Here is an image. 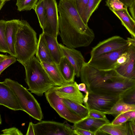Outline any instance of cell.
I'll return each mask as SVG.
<instances>
[{
    "label": "cell",
    "mask_w": 135,
    "mask_h": 135,
    "mask_svg": "<svg viewBox=\"0 0 135 135\" xmlns=\"http://www.w3.org/2000/svg\"><path fill=\"white\" fill-rule=\"evenodd\" d=\"M57 8L59 34L63 44L74 49L89 45L95 38V34L83 21L74 0H60Z\"/></svg>",
    "instance_id": "1"
},
{
    "label": "cell",
    "mask_w": 135,
    "mask_h": 135,
    "mask_svg": "<svg viewBox=\"0 0 135 135\" xmlns=\"http://www.w3.org/2000/svg\"><path fill=\"white\" fill-rule=\"evenodd\" d=\"M38 40L36 32L29 23L26 21L21 20L15 48L16 60L23 65L35 54Z\"/></svg>",
    "instance_id": "2"
},
{
    "label": "cell",
    "mask_w": 135,
    "mask_h": 135,
    "mask_svg": "<svg viewBox=\"0 0 135 135\" xmlns=\"http://www.w3.org/2000/svg\"><path fill=\"white\" fill-rule=\"evenodd\" d=\"M25 68V81L28 90L38 96L55 86L41 62L34 56L26 64Z\"/></svg>",
    "instance_id": "3"
},
{
    "label": "cell",
    "mask_w": 135,
    "mask_h": 135,
    "mask_svg": "<svg viewBox=\"0 0 135 135\" xmlns=\"http://www.w3.org/2000/svg\"><path fill=\"white\" fill-rule=\"evenodd\" d=\"M14 92L22 110L33 118L41 121L43 114L40 104L28 89L17 81L6 78L3 81Z\"/></svg>",
    "instance_id": "4"
},
{
    "label": "cell",
    "mask_w": 135,
    "mask_h": 135,
    "mask_svg": "<svg viewBox=\"0 0 135 135\" xmlns=\"http://www.w3.org/2000/svg\"><path fill=\"white\" fill-rule=\"evenodd\" d=\"M118 74L114 70H100L85 62L81 69L80 77L81 82L85 84L88 91L91 88L106 82Z\"/></svg>",
    "instance_id": "5"
},
{
    "label": "cell",
    "mask_w": 135,
    "mask_h": 135,
    "mask_svg": "<svg viewBox=\"0 0 135 135\" xmlns=\"http://www.w3.org/2000/svg\"><path fill=\"white\" fill-rule=\"evenodd\" d=\"M134 86L135 80L125 78L118 74L91 88L88 91L108 95L119 96L125 91Z\"/></svg>",
    "instance_id": "6"
},
{
    "label": "cell",
    "mask_w": 135,
    "mask_h": 135,
    "mask_svg": "<svg viewBox=\"0 0 135 135\" xmlns=\"http://www.w3.org/2000/svg\"><path fill=\"white\" fill-rule=\"evenodd\" d=\"M45 18L42 32L57 38L59 34V15L56 0H43Z\"/></svg>",
    "instance_id": "7"
},
{
    "label": "cell",
    "mask_w": 135,
    "mask_h": 135,
    "mask_svg": "<svg viewBox=\"0 0 135 135\" xmlns=\"http://www.w3.org/2000/svg\"><path fill=\"white\" fill-rule=\"evenodd\" d=\"M33 125L35 135H75L74 129L64 123L41 120Z\"/></svg>",
    "instance_id": "8"
},
{
    "label": "cell",
    "mask_w": 135,
    "mask_h": 135,
    "mask_svg": "<svg viewBox=\"0 0 135 135\" xmlns=\"http://www.w3.org/2000/svg\"><path fill=\"white\" fill-rule=\"evenodd\" d=\"M119 98V96L88 92L85 95L84 102V105L89 109H94L104 112L110 110Z\"/></svg>",
    "instance_id": "9"
},
{
    "label": "cell",
    "mask_w": 135,
    "mask_h": 135,
    "mask_svg": "<svg viewBox=\"0 0 135 135\" xmlns=\"http://www.w3.org/2000/svg\"><path fill=\"white\" fill-rule=\"evenodd\" d=\"M46 99L52 108L61 117L70 122L75 123L82 119L71 111L62 102L55 91L51 88L45 93Z\"/></svg>",
    "instance_id": "10"
},
{
    "label": "cell",
    "mask_w": 135,
    "mask_h": 135,
    "mask_svg": "<svg viewBox=\"0 0 135 135\" xmlns=\"http://www.w3.org/2000/svg\"><path fill=\"white\" fill-rule=\"evenodd\" d=\"M129 43L127 39L118 36H112L99 42L93 47L90 52V58L120 49L128 45Z\"/></svg>",
    "instance_id": "11"
},
{
    "label": "cell",
    "mask_w": 135,
    "mask_h": 135,
    "mask_svg": "<svg viewBox=\"0 0 135 135\" xmlns=\"http://www.w3.org/2000/svg\"><path fill=\"white\" fill-rule=\"evenodd\" d=\"M128 45L117 50L90 58L88 62L91 66L100 70H114L117 59L126 50Z\"/></svg>",
    "instance_id": "12"
},
{
    "label": "cell",
    "mask_w": 135,
    "mask_h": 135,
    "mask_svg": "<svg viewBox=\"0 0 135 135\" xmlns=\"http://www.w3.org/2000/svg\"><path fill=\"white\" fill-rule=\"evenodd\" d=\"M127 39L129 44L127 59L124 63L116 67L114 70L122 76L135 80V38H128Z\"/></svg>",
    "instance_id": "13"
},
{
    "label": "cell",
    "mask_w": 135,
    "mask_h": 135,
    "mask_svg": "<svg viewBox=\"0 0 135 135\" xmlns=\"http://www.w3.org/2000/svg\"><path fill=\"white\" fill-rule=\"evenodd\" d=\"M75 81L61 86H55L52 89L60 98L73 101L84 105L85 95L79 90Z\"/></svg>",
    "instance_id": "14"
},
{
    "label": "cell",
    "mask_w": 135,
    "mask_h": 135,
    "mask_svg": "<svg viewBox=\"0 0 135 135\" xmlns=\"http://www.w3.org/2000/svg\"><path fill=\"white\" fill-rule=\"evenodd\" d=\"M0 105L15 111L22 110L13 91L3 82H0Z\"/></svg>",
    "instance_id": "15"
},
{
    "label": "cell",
    "mask_w": 135,
    "mask_h": 135,
    "mask_svg": "<svg viewBox=\"0 0 135 135\" xmlns=\"http://www.w3.org/2000/svg\"><path fill=\"white\" fill-rule=\"evenodd\" d=\"M64 56H65L71 64L75 70V76L80 77V72L84 59L81 52L74 48L68 47L60 44Z\"/></svg>",
    "instance_id": "16"
},
{
    "label": "cell",
    "mask_w": 135,
    "mask_h": 135,
    "mask_svg": "<svg viewBox=\"0 0 135 135\" xmlns=\"http://www.w3.org/2000/svg\"><path fill=\"white\" fill-rule=\"evenodd\" d=\"M21 20L13 19L6 21L5 34L6 39L9 51V54L16 57L15 44L17 32Z\"/></svg>",
    "instance_id": "17"
},
{
    "label": "cell",
    "mask_w": 135,
    "mask_h": 135,
    "mask_svg": "<svg viewBox=\"0 0 135 135\" xmlns=\"http://www.w3.org/2000/svg\"><path fill=\"white\" fill-rule=\"evenodd\" d=\"M98 134L132 135L129 128L128 122L119 125H112L110 123L105 124L98 130Z\"/></svg>",
    "instance_id": "18"
},
{
    "label": "cell",
    "mask_w": 135,
    "mask_h": 135,
    "mask_svg": "<svg viewBox=\"0 0 135 135\" xmlns=\"http://www.w3.org/2000/svg\"><path fill=\"white\" fill-rule=\"evenodd\" d=\"M110 123L109 121L87 117L74 124L73 129L80 128L96 133L103 126Z\"/></svg>",
    "instance_id": "19"
},
{
    "label": "cell",
    "mask_w": 135,
    "mask_h": 135,
    "mask_svg": "<svg viewBox=\"0 0 135 135\" xmlns=\"http://www.w3.org/2000/svg\"><path fill=\"white\" fill-rule=\"evenodd\" d=\"M35 54L36 58L41 62L55 63L50 52L43 33L40 35Z\"/></svg>",
    "instance_id": "20"
},
{
    "label": "cell",
    "mask_w": 135,
    "mask_h": 135,
    "mask_svg": "<svg viewBox=\"0 0 135 135\" xmlns=\"http://www.w3.org/2000/svg\"><path fill=\"white\" fill-rule=\"evenodd\" d=\"M55 86H61L69 83L63 78L55 63L41 62Z\"/></svg>",
    "instance_id": "21"
},
{
    "label": "cell",
    "mask_w": 135,
    "mask_h": 135,
    "mask_svg": "<svg viewBox=\"0 0 135 135\" xmlns=\"http://www.w3.org/2000/svg\"><path fill=\"white\" fill-rule=\"evenodd\" d=\"M43 33L53 60L58 65L64 56L60 44L57 42V38L47 34Z\"/></svg>",
    "instance_id": "22"
},
{
    "label": "cell",
    "mask_w": 135,
    "mask_h": 135,
    "mask_svg": "<svg viewBox=\"0 0 135 135\" xmlns=\"http://www.w3.org/2000/svg\"><path fill=\"white\" fill-rule=\"evenodd\" d=\"M110 10L120 20L122 25L131 35L132 38H135V21L130 16L127 8L118 11Z\"/></svg>",
    "instance_id": "23"
},
{
    "label": "cell",
    "mask_w": 135,
    "mask_h": 135,
    "mask_svg": "<svg viewBox=\"0 0 135 135\" xmlns=\"http://www.w3.org/2000/svg\"><path fill=\"white\" fill-rule=\"evenodd\" d=\"M57 66L61 74L66 81L69 83L74 81L75 76L74 69L65 56L61 58Z\"/></svg>",
    "instance_id": "24"
},
{
    "label": "cell",
    "mask_w": 135,
    "mask_h": 135,
    "mask_svg": "<svg viewBox=\"0 0 135 135\" xmlns=\"http://www.w3.org/2000/svg\"><path fill=\"white\" fill-rule=\"evenodd\" d=\"M131 110H135V105L126 103L119 98L110 110L104 113L115 117L121 113Z\"/></svg>",
    "instance_id": "25"
},
{
    "label": "cell",
    "mask_w": 135,
    "mask_h": 135,
    "mask_svg": "<svg viewBox=\"0 0 135 135\" xmlns=\"http://www.w3.org/2000/svg\"><path fill=\"white\" fill-rule=\"evenodd\" d=\"M62 100L71 111L80 117L82 119L87 117L89 109L84 105H82L66 99H62Z\"/></svg>",
    "instance_id": "26"
},
{
    "label": "cell",
    "mask_w": 135,
    "mask_h": 135,
    "mask_svg": "<svg viewBox=\"0 0 135 135\" xmlns=\"http://www.w3.org/2000/svg\"><path fill=\"white\" fill-rule=\"evenodd\" d=\"M102 0H89L84 11L83 21L86 25L91 15L98 8Z\"/></svg>",
    "instance_id": "27"
},
{
    "label": "cell",
    "mask_w": 135,
    "mask_h": 135,
    "mask_svg": "<svg viewBox=\"0 0 135 135\" xmlns=\"http://www.w3.org/2000/svg\"><path fill=\"white\" fill-rule=\"evenodd\" d=\"M6 21L0 20V52L9 54L5 34Z\"/></svg>",
    "instance_id": "28"
},
{
    "label": "cell",
    "mask_w": 135,
    "mask_h": 135,
    "mask_svg": "<svg viewBox=\"0 0 135 135\" xmlns=\"http://www.w3.org/2000/svg\"><path fill=\"white\" fill-rule=\"evenodd\" d=\"M119 96L126 103L135 105V86L127 89Z\"/></svg>",
    "instance_id": "29"
},
{
    "label": "cell",
    "mask_w": 135,
    "mask_h": 135,
    "mask_svg": "<svg viewBox=\"0 0 135 135\" xmlns=\"http://www.w3.org/2000/svg\"><path fill=\"white\" fill-rule=\"evenodd\" d=\"M33 9L37 16L40 26L42 29L45 18V11L43 0L38 1Z\"/></svg>",
    "instance_id": "30"
},
{
    "label": "cell",
    "mask_w": 135,
    "mask_h": 135,
    "mask_svg": "<svg viewBox=\"0 0 135 135\" xmlns=\"http://www.w3.org/2000/svg\"><path fill=\"white\" fill-rule=\"evenodd\" d=\"M38 0H17L16 5L19 11L33 9Z\"/></svg>",
    "instance_id": "31"
},
{
    "label": "cell",
    "mask_w": 135,
    "mask_h": 135,
    "mask_svg": "<svg viewBox=\"0 0 135 135\" xmlns=\"http://www.w3.org/2000/svg\"><path fill=\"white\" fill-rule=\"evenodd\" d=\"M16 57L12 55L0 61V75L3 71L9 66L16 61Z\"/></svg>",
    "instance_id": "32"
},
{
    "label": "cell",
    "mask_w": 135,
    "mask_h": 135,
    "mask_svg": "<svg viewBox=\"0 0 135 135\" xmlns=\"http://www.w3.org/2000/svg\"><path fill=\"white\" fill-rule=\"evenodd\" d=\"M89 0H74L76 9L82 20Z\"/></svg>",
    "instance_id": "33"
},
{
    "label": "cell",
    "mask_w": 135,
    "mask_h": 135,
    "mask_svg": "<svg viewBox=\"0 0 135 135\" xmlns=\"http://www.w3.org/2000/svg\"><path fill=\"white\" fill-rule=\"evenodd\" d=\"M87 117L109 121L107 118L104 112L94 109H89Z\"/></svg>",
    "instance_id": "34"
},
{
    "label": "cell",
    "mask_w": 135,
    "mask_h": 135,
    "mask_svg": "<svg viewBox=\"0 0 135 135\" xmlns=\"http://www.w3.org/2000/svg\"><path fill=\"white\" fill-rule=\"evenodd\" d=\"M110 9L115 11L121 10L127 8L128 7L119 0H112L111 1L107 6Z\"/></svg>",
    "instance_id": "35"
},
{
    "label": "cell",
    "mask_w": 135,
    "mask_h": 135,
    "mask_svg": "<svg viewBox=\"0 0 135 135\" xmlns=\"http://www.w3.org/2000/svg\"><path fill=\"white\" fill-rule=\"evenodd\" d=\"M128 118L123 113H122L115 117L114 119L110 123L114 125H120L128 122Z\"/></svg>",
    "instance_id": "36"
},
{
    "label": "cell",
    "mask_w": 135,
    "mask_h": 135,
    "mask_svg": "<svg viewBox=\"0 0 135 135\" xmlns=\"http://www.w3.org/2000/svg\"><path fill=\"white\" fill-rule=\"evenodd\" d=\"M1 132H3V134H0L1 135H23L20 131L15 127L6 129L2 130Z\"/></svg>",
    "instance_id": "37"
},
{
    "label": "cell",
    "mask_w": 135,
    "mask_h": 135,
    "mask_svg": "<svg viewBox=\"0 0 135 135\" xmlns=\"http://www.w3.org/2000/svg\"><path fill=\"white\" fill-rule=\"evenodd\" d=\"M74 129L75 135H95L94 133L86 130L80 128Z\"/></svg>",
    "instance_id": "38"
},
{
    "label": "cell",
    "mask_w": 135,
    "mask_h": 135,
    "mask_svg": "<svg viewBox=\"0 0 135 135\" xmlns=\"http://www.w3.org/2000/svg\"><path fill=\"white\" fill-rule=\"evenodd\" d=\"M128 118V122L135 121V110H131L123 113Z\"/></svg>",
    "instance_id": "39"
},
{
    "label": "cell",
    "mask_w": 135,
    "mask_h": 135,
    "mask_svg": "<svg viewBox=\"0 0 135 135\" xmlns=\"http://www.w3.org/2000/svg\"><path fill=\"white\" fill-rule=\"evenodd\" d=\"M112 0H106V5L107 6L108 5L110 2ZM122 2L123 3L128 7L131 6L133 3L135 2V0H119Z\"/></svg>",
    "instance_id": "40"
},
{
    "label": "cell",
    "mask_w": 135,
    "mask_h": 135,
    "mask_svg": "<svg viewBox=\"0 0 135 135\" xmlns=\"http://www.w3.org/2000/svg\"><path fill=\"white\" fill-rule=\"evenodd\" d=\"M33 124L32 122H30L27 131L26 135H35Z\"/></svg>",
    "instance_id": "41"
},
{
    "label": "cell",
    "mask_w": 135,
    "mask_h": 135,
    "mask_svg": "<svg viewBox=\"0 0 135 135\" xmlns=\"http://www.w3.org/2000/svg\"><path fill=\"white\" fill-rule=\"evenodd\" d=\"M128 122L129 128L132 135H135V121Z\"/></svg>",
    "instance_id": "42"
},
{
    "label": "cell",
    "mask_w": 135,
    "mask_h": 135,
    "mask_svg": "<svg viewBox=\"0 0 135 135\" xmlns=\"http://www.w3.org/2000/svg\"><path fill=\"white\" fill-rule=\"evenodd\" d=\"M129 11L131 13L132 17V18L135 21V2H134L132 5L129 7Z\"/></svg>",
    "instance_id": "43"
},
{
    "label": "cell",
    "mask_w": 135,
    "mask_h": 135,
    "mask_svg": "<svg viewBox=\"0 0 135 135\" xmlns=\"http://www.w3.org/2000/svg\"><path fill=\"white\" fill-rule=\"evenodd\" d=\"M78 88L79 90L84 92L85 94H87L88 92L86 88L85 85L84 83H82L78 85Z\"/></svg>",
    "instance_id": "44"
},
{
    "label": "cell",
    "mask_w": 135,
    "mask_h": 135,
    "mask_svg": "<svg viewBox=\"0 0 135 135\" xmlns=\"http://www.w3.org/2000/svg\"><path fill=\"white\" fill-rule=\"evenodd\" d=\"M8 55L0 54V61L7 58Z\"/></svg>",
    "instance_id": "45"
},
{
    "label": "cell",
    "mask_w": 135,
    "mask_h": 135,
    "mask_svg": "<svg viewBox=\"0 0 135 135\" xmlns=\"http://www.w3.org/2000/svg\"><path fill=\"white\" fill-rule=\"evenodd\" d=\"M5 1L4 0H0V10L4 4Z\"/></svg>",
    "instance_id": "46"
},
{
    "label": "cell",
    "mask_w": 135,
    "mask_h": 135,
    "mask_svg": "<svg viewBox=\"0 0 135 135\" xmlns=\"http://www.w3.org/2000/svg\"><path fill=\"white\" fill-rule=\"evenodd\" d=\"M1 118H0V124H1Z\"/></svg>",
    "instance_id": "47"
},
{
    "label": "cell",
    "mask_w": 135,
    "mask_h": 135,
    "mask_svg": "<svg viewBox=\"0 0 135 135\" xmlns=\"http://www.w3.org/2000/svg\"><path fill=\"white\" fill-rule=\"evenodd\" d=\"M5 1H9L10 0H4Z\"/></svg>",
    "instance_id": "48"
}]
</instances>
